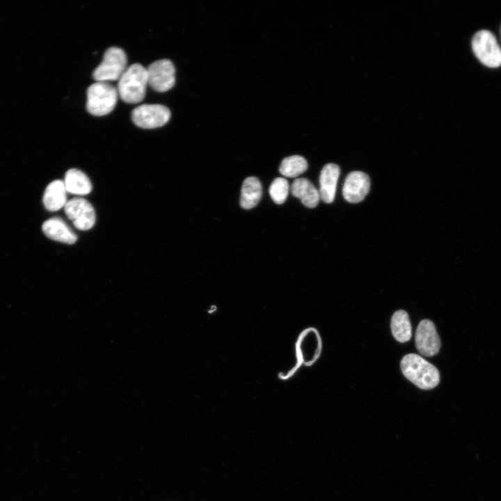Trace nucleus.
<instances>
[{"label":"nucleus","instance_id":"obj_1","mask_svg":"<svg viewBox=\"0 0 501 501\" xmlns=\"http://www.w3.org/2000/svg\"><path fill=\"white\" fill-rule=\"evenodd\" d=\"M400 367L404 376L420 389H432L440 382L438 369L418 354L404 356Z\"/></svg>","mask_w":501,"mask_h":501},{"label":"nucleus","instance_id":"obj_2","mask_svg":"<svg viewBox=\"0 0 501 501\" xmlns=\"http://www.w3.org/2000/svg\"><path fill=\"white\" fill-rule=\"evenodd\" d=\"M147 85L146 68L139 63L132 64L118 81V96L126 103H139L145 96Z\"/></svg>","mask_w":501,"mask_h":501},{"label":"nucleus","instance_id":"obj_3","mask_svg":"<svg viewBox=\"0 0 501 501\" xmlns=\"http://www.w3.org/2000/svg\"><path fill=\"white\" fill-rule=\"evenodd\" d=\"M117 88L109 82L96 81L87 90L86 109L95 116H103L110 113L118 101Z\"/></svg>","mask_w":501,"mask_h":501},{"label":"nucleus","instance_id":"obj_4","mask_svg":"<svg viewBox=\"0 0 501 501\" xmlns=\"http://www.w3.org/2000/svg\"><path fill=\"white\" fill-rule=\"evenodd\" d=\"M127 55L123 49L117 47L107 49L101 63L93 72L96 81H118L127 68Z\"/></svg>","mask_w":501,"mask_h":501},{"label":"nucleus","instance_id":"obj_5","mask_svg":"<svg viewBox=\"0 0 501 501\" xmlns=\"http://www.w3.org/2000/svg\"><path fill=\"white\" fill-rule=\"evenodd\" d=\"M472 47L484 65L490 67L501 65V48L491 32L486 30L477 32L472 38Z\"/></svg>","mask_w":501,"mask_h":501},{"label":"nucleus","instance_id":"obj_6","mask_svg":"<svg viewBox=\"0 0 501 501\" xmlns=\"http://www.w3.org/2000/svg\"><path fill=\"white\" fill-rule=\"evenodd\" d=\"M170 118L169 109L161 104H142L132 112L134 123L143 129H154L166 125Z\"/></svg>","mask_w":501,"mask_h":501},{"label":"nucleus","instance_id":"obj_7","mask_svg":"<svg viewBox=\"0 0 501 501\" xmlns=\"http://www.w3.org/2000/svg\"><path fill=\"white\" fill-rule=\"evenodd\" d=\"M321 340L318 331L314 328L305 329L299 335L296 343V353L299 364L310 366L319 357Z\"/></svg>","mask_w":501,"mask_h":501},{"label":"nucleus","instance_id":"obj_8","mask_svg":"<svg viewBox=\"0 0 501 501\" xmlns=\"http://www.w3.org/2000/svg\"><path fill=\"white\" fill-rule=\"evenodd\" d=\"M146 70L148 84L153 90L163 93L173 87L175 83V69L170 60L156 61Z\"/></svg>","mask_w":501,"mask_h":501},{"label":"nucleus","instance_id":"obj_9","mask_svg":"<svg viewBox=\"0 0 501 501\" xmlns=\"http://www.w3.org/2000/svg\"><path fill=\"white\" fill-rule=\"evenodd\" d=\"M67 216L79 230H88L95 223V212L92 205L82 198H74L64 207Z\"/></svg>","mask_w":501,"mask_h":501},{"label":"nucleus","instance_id":"obj_10","mask_svg":"<svg viewBox=\"0 0 501 501\" xmlns=\"http://www.w3.org/2000/svg\"><path fill=\"white\" fill-rule=\"evenodd\" d=\"M415 341L418 351L425 356L437 354L440 348V340L435 325L429 319H423L419 323Z\"/></svg>","mask_w":501,"mask_h":501},{"label":"nucleus","instance_id":"obj_11","mask_svg":"<svg viewBox=\"0 0 501 501\" xmlns=\"http://www.w3.org/2000/svg\"><path fill=\"white\" fill-rule=\"evenodd\" d=\"M370 189V179L362 171H353L346 177L342 194L349 202L358 203L364 200Z\"/></svg>","mask_w":501,"mask_h":501},{"label":"nucleus","instance_id":"obj_12","mask_svg":"<svg viewBox=\"0 0 501 501\" xmlns=\"http://www.w3.org/2000/svg\"><path fill=\"white\" fill-rule=\"evenodd\" d=\"M340 172V167L332 163L325 165L321 170L319 192L320 198L326 203L334 200Z\"/></svg>","mask_w":501,"mask_h":501},{"label":"nucleus","instance_id":"obj_13","mask_svg":"<svg viewBox=\"0 0 501 501\" xmlns=\"http://www.w3.org/2000/svg\"><path fill=\"white\" fill-rule=\"evenodd\" d=\"M42 230L48 238L64 244H72L77 239L75 233L58 217H52L45 221Z\"/></svg>","mask_w":501,"mask_h":501},{"label":"nucleus","instance_id":"obj_14","mask_svg":"<svg viewBox=\"0 0 501 501\" xmlns=\"http://www.w3.org/2000/svg\"><path fill=\"white\" fill-rule=\"evenodd\" d=\"M291 192L294 197L299 198L301 202L308 208L317 206L320 198L319 191L307 178H296L294 180Z\"/></svg>","mask_w":501,"mask_h":501},{"label":"nucleus","instance_id":"obj_15","mask_svg":"<svg viewBox=\"0 0 501 501\" xmlns=\"http://www.w3.org/2000/svg\"><path fill=\"white\" fill-rule=\"evenodd\" d=\"M42 202L47 210L55 212L67 203V191L64 182L60 180L50 182L45 191Z\"/></svg>","mask_w":501,"mask_h":501},{"label":"nucleus","instance_id":"obj_16","mask_svg":"<svg viewBox=\"0 0 501 501\" xmlns=\"http://www.w3.org/2000/svg\"><path fill=\"white\" fill-rule=\"evenodd\" d=\"M262 193V185L258 178L255 177L246 178L241 186L240 205L246 209L253 208L259 202Z\"/></svg>","mask_w":501,"mask_h":501},{"label":"nucleus","instance_id":"obj_17","mask_svg":"<svg viewBox=\"0 0 501 501\" xmlns=\"http://www.w3.org/2000/svg\"><path fill=\"white\" fill-rule=\"evenodd\" d=\"M64 184L67 192L76 195H86L92 190V184L87 175L82 171L71 168L65 175Z\"/></svg>","mask_w":501,"mask_h":501},{"label":"nucleus","instance_id":"obj_18","mask_svg":"<svg viewBox=\"0 0 501 501\" xmlns=\"http://www.w3.org/2000/svg\"><path fill=\"white\" fill-rule=\"evenodd\" d=\"M391 331L395 339L399 342H406L412 335L411 324L408 313L403 310L396 311L391 319Z\"/></svg>","mask_w":501,"mask_h":501},{"label":"nucleus","instance_id":"obj_19","mask_svg":"<svg viewBox=\"0 0 501 501\" xmlns=\"http://www.w3.org/2000/svg\"><path fill=\"white\" fill-rule=\"evenodd\" d=\"M308 169L306 159L300 155H292L283 159L280 173L287 177H296Z\"/></svg>","mask_w":501,"mask_h":501},{"label":"nucleus","instance_id":"obj_20","mask_svg":"<svg viewBox=\"0 0 501 501\" xmlns=\"http://www.w3.org/2000/svg\"><path fill=\"white\" fill-rule=\"evenodd\" d=\"M289 191L287 180L283 177H276L269 187V194L274 202L281 205L286 200Z\"/></svg>","mask_w":501,"mask_h":501}]
</instances>
